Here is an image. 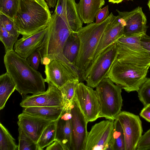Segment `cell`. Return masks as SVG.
I'll return each instance as SVG.
<instances>
[{"instance_id":"6da1fadb","label":"cell","mask_w":150,"mask_h":150,"mask_svg":"<svg viewBox=\"0 0 150 150\" xmlns=\"http://www.w3.org/2000/svg\"><path fill=\"white\" fill-rule=\"evenodd\" d=\"M142 36L123 35L117 40V59L107 76L128 93L138 91L150 67L149 54L141 44Z\"/></svg>"},{"instance_id":"7a4b0ae2","label":"cell","mask_w":150,"mask_h":150,"mask_svg":"<svg viewBox=\"0 0 150 150\" xmlns=\"http://www.w3.org/2000/svg\"><path fill=\"white\" fill-rule=\"evenodd\" d=\"M4 61L6 72L16 85V90L22 96L45 91V79L29 64L26 59L13 50L6 53Z\"/></svg>"},{"instance_id":"3957f363","label":"cell","mask_w":150,"mask_h":150,"mask_svg":"<svg viewBox=\"0 0 150 150\" xmlns=\"http://www.w3.org/2000/svg\"><path fill=\"white\" fill-rule=\"evenodd\" d=\"M49 7L45 0H19L13 20L20 34L27 36L46 28L51 17Z\"/></svg>"},{"instance_id":"277c9868","label":"cell","mask_w":150,"mask_h":150,"mask_svg":"<svg viewBox=\"0 0 150 150\" xmlns=\"http://www.w3.org/2000/svg\"><path fill=\"white\" fill-rule=\"evenodd\" d=\"M115 16L111 12L103 21L88 24L76 32L80 45L74 65L80 72L81 77L91 64L102 35Z\"/></svg>"},{"instance_id":"5b68a950","label":"cell","mask_w":150,"mask_h":150,"mask_svg":"<svg viewBox=\"0 0 150 150\" xmlns=\"http://www.w3.org/2000/svg\"><path fill=\"white\" fill-rule=\"evenodd\" d=\"M47 27L43 41L36 50L40 55L41 64L45 65L63 53L65 43L73 32L67 22L54 11Z\"/></svg>"},{"instance_id":"8992f818","label":"cell","mask_w":150,"mask_h":150,"mask_svg":"<svg viewBox=\"0 0 150 150\" xmlns=\"http://www.w3.org/2000/svg\"><path fill=\"white\" fill-rule=\"evenodd\" d=\"M96 88L100 105L99 117L114 120L121 111L122 89L108 78L103 79Z\"/></svg>"},{"instance_id":"52a82bcc","label":"cell","mask_w":150,"mask_h":150,"mask_svg":"<svg viewBox=\"0 0 150 150\" xmlns=\"http://www.w3.org/2000/svg\"><path fill=\"white\" fill-rule=\"evenodd\" d=\"M117 51L116 42L110 45L82 74L80 80L85 81L87 85L93 88H96L103 79L107 78L112 65L117 59Z\"/></svg>"},{"instance_id":"ba28073f","label":"cell","mask_w":150,"mask_h":150,"mask_svg":"<svg viewBox=\"0 0 150 150\" xmlns=\"http://www.w3.org/2000/svg\"><path fill=\"white\" fill-rule=\"evenodd\" d=\"M45 82L51 83L59 89L69 81L80 80V72L65 57L63 53L55 56L45 65Z\"/></svg>"},{"instance_id":"9c48e42d","label":"cell","mask_w":150,"mask_h":150,"mask_svg":"<svg viewBox=\"0 0 150 150\" xmlns=\"http://www.w3.org/2000/svg\"><path fill=\"white\" fill-rule=\"evenodd\" d=\"M114 121L108 119L93 126L88 133L85 150H112Z\"/></svg>"},{"instance_id":"30bf717a","label":"cell","mask_w":150,"mask_h":150,"mask_svg":"<svg viewBox=\"0 0 150 150\" xmlns=\"http://www.w3.org/2000/svg\"><path fill=\"white\" fill-rule=\"evenodd\" d=\"M83 83H79L75 97L87 121L93 122L99 118L100 108L95 90Z\"/></svg>"},{"instance_id":"8fae6325","label":"cell","mask_w":150,"mask_h":150,"mask_svg":"<svg viewBox=\"0 0 150 150\" xmlns=\"http://www.w3.org/2000/svg\"><path fill=\"white\" fill-rule=\"evenodd\" d=\"M116 118L123 130L125 150H136L143 132L142 122L139 116L128 112L121 111Z\"/></svg>"},{"instance_id":"7c38bea8","label":"cell","mask_w":150,"mask_h":150,"mask_svg":"<svg viewBox=\"0 0 150 150\" xmlns=\"http://www.w3.org/2000/svg\"><path fill=\"white\" fill-rule=\"evenodd\" d=\"M70 110L72 150H85L88 133L87 129L88 122L81 110L75 96L71 103Z\"/></svg>"},{"instance_id":"4fadbf2b","label":"cell","mask_w":150,"mask_h":150,"mask_svg":"<svg viewBox=\"0 0 150 150\" xmlns=\"http://www.w3.org/2000/svg\"><path fill=\"white\" fill-rule=\"evenodd\" d=\"M48 84V87L46 91L36 95L23 96L20 106L23 108L64 106V100L60 89L51 83Z\"/></svg>"},{"instance_id":"5bb4252c","label":"cell","mask_w":150,"mask_h":150,"mask_svg":"<svg viewBox=\"0 0 150 150\" xmlns=\"http://www.w3.org/2000/svg\"><path fill=\"white\" fill-rule=\"evenodd\" d=\"M116 10L125 22L123 35L133 36L146 34L147 20L141 7L138 6L130 12Z\"/></svg>"},{"instance_id":"9a60e30c","label":"cell","mask_w":150,"mask_h":150,"mask_svg":"<svg viewBox=\"0 0 150 150\" xmlns=\"http://www.w3.org/2000/svg\"><path fill=\"white\" fill-rule=\"evenodd\" d=\"M125 25L124 20L118 15L115 16L102 35L91 65L104 51L123 35Z\"/></svg>"},{"instance_id":"2e32d148","label":"cell","mask_w":150,"mask_h":150,"mask_svg":"<svg viewBox=\"0 0 150 150\" xmlns=\"http://www.w3.org/2000/svg\"><path fill=\"white\" fill-rule=\"evenodd\" d=\"M71 103L64 105L60 115L55 121V140L61 143L64 150H72V134L70 110Z\"/></svg>"},{"instance_id":"e0dca14e","label":"cell","mask_w":150,"mask_h":150,"mask_svg":"<svg viewBox=\"0 0 150 150\" xmlns=\"http://www.w3.org/2000/svg\"><path fill=\"white\" fill-rule=\"evenodd\" d=\"M18 119V127L37 143L44 129L52 122L23 112L19 115Z\"/></svg>"},{"instance_id":"ac0fdd59","label":"cell","mask_w":150,"mask_h":150,"mask_svg":"<svg viewBox=\"0 0 150 150\" xmlns=\"http://www.w3.org/2000/svg\"><path fill=\"white\" fill-rule=\"evenodd\" d=\"M54 11L67 22L73 32L82 27L75 0H57Z\"/></svg>"},{"instance_id":"d6986e66","label":"cell","mask_w":150,"mask_h":150,"mask_svg":"<svg viewBox=\"0 0 150 150\" xmlns=\"http://www.w3.org/2000/svg\"><path fill=\"white\" fill-rule=\"evenodd\" d=\"M47 28V26L31 35L22 36L15 43V52L21 57L27 59L41 45Z\"/></svg>"},{"instance_id":"ffe728a7","label":"cell","mask_w":150,"mask_h":150,"mask_svg":"<svg viewBox=\"0 0 150 150\" xmlns=\"http://www.w3.org/2000/svg\"><path fill=\"white\" fill-rule=\"evenodd\" d=\"M105 4V0H80L77 4V7L83 22L87 24L93 23L97 13Z\"/></svg>"},{"instance_id":"44dd1931","label":"cell","mask_w":150,"mask_h":150,"mask_svg":"<svg viewBox=\"0 0 150 150\" xmlns=\"http://www.w3.org/2000/svg\"><path fill=\"white\" fill-rule=\"evenodd\" d=\"M64 106H36L23 108L22 112L54 121L57 120L59 118L62 112Z\"/></svg>"},{"instance_id":"7402d4cb","label":"cell","mask_w":150,"mask_h":150,"mask_svg":"<svg viewBox=\"0 0 150 150\" xmlns=\"http://www.w3.org/2000/svg\"><path fill=\"white\" fill-rule=\"evenodd\" d=\"M16 85L7 72L0 76V110L3 109L11 95L16 90Z\"/></svg>"},{"instance_id":"603a6c76","label":"cell","mask_w":150,"mask_h":150,"mask_svg":"<svg viewBox=\"0 0 150 150\" xmlns=\"http://www.w3.org/2000/svg\"><path fill=\"white\" fill-rule=\"evenodd\" d=\"M80 45L79 39L77 33L72 32L68 38L63 47L64 56L74 65L79 52Z\"/></svg>"},{"instance_id":"cb8c5ba5","label":"cell","mask_w":150,"mask_h":150,"mask_svg":"<svg viewBox=\"0 0 150 150\" xmlns=\"http://www.w3.org/2000/svg\"><path fill=\"white\" fill-rule=\"evenodd\" d=\"M55 121L52 122L43 131L37 142L38 150H42L55 140Z\"/></svg>"},{"instance_id":"d4e9b609","label":"cell","mask_w":150,"mask_h":150,"mask_svg":"<svg viewBox=\"0 0 150 150\" xmlns=\"http://www.w3.org/2000/svg\"><path fill=\"white\" fill-rule=\"evenodd\" d=\"M112 138V150H125L124 132L121 124L117 118L114 121Z\"/></svg>"},{"instance_id":"484cf974","label":"cell","mask_w":150,"mask_h":150,"mask_svg":"<svg viewBox=\"0 0 150 150\" xmlns=\"http://www.w3.org/2000/svg\"><path fill=\"white\" fill-rule=\"evenodd\" d=\"M0 150H18V145L8 130L0 123Z\"/></svg>"},{"instance_id":"4316f807","label":"cell","mask_w":150,"mask_h":150,"mask_svg":"<svg viewBox=\"0 0 150 150\" xmlns=\"http://www.w3.org/2000/svg\"><path fill=\"white\" fill-rule=\"evenodd\" d=\"M19 2V0H0V13L13 19Z\"/></svg>"},{"instance_id":"83f0119b","label":"cell","mask_w":150,"mask_h":150,"mask_svg":"<svg viewBox=\"0 0 150 150\" xmlns=\"http://www.w3.org/2000/svg\"><path fill=\"white\" fill-rule=\"evenodd\" d=\"M79 81L78 79L69 81L60 89L63 98L64 105L72 102Z\"/></svg>"},{"instance_id":"f1b7e54d","label":"cell","mask_w":150,"mask_h":150,"mask_svg":"<svg viewBox=\"0 0 150 150\" xmlns=\"http://www.w3.org/2000/svg\"><path fill=\"white\" fill-rule=\"evenodd\" d=\"M18 131V150H38L37 143L28 136L20 127Z\"/></svg>"},{"instance_id":"f546056e","label":"cell","mask_w":150,"mask_h":150,"mask_svg":"<svg viewBox=\"0 0 150 150\" xmlns=\"http://www.w3.org/2000/svg\"><path fill=\"white\" fill-rule=\"evenodd\" d=\"M18 38L8 32L0 24V40L4 45L5 53L14 50L13 46Z\"/></svg>"},{"instance_id":"4dcf8cb0","label":"cell","mask_w":150,"mask_h":150,"mask_svg":"<svg viewBox=\"0 0 150 150\" xmlns=\"http://www.w3.org/2000/svg\"><path fill=\"white\" fill-rule=\"evenodd\" d=\"M0 24L10 34L18 38L20 34L13 19L0 13Z\"/></svg>"},{"instance_id":"1f68e13d","label":"cell","mask_w":150,"mask_h":150,"mask_svg":"<svg viewBox=\"0 0 150 150\" xmlns=\"http://www.w3.org/2000/svg\"><path fill=\"white\" fill-rule=\"evenodd\" d=\"M137 92L139 100L144 106L150 103V78L146 79Z\"/></svg>"},{"instance_id":"d6a6232c","label":"cell","mask_w":150,"mask_h":150,"mask_svg":"<svg viewBox=\"0 0 150 150\" xmlns=\"http://www.w3.org/2000/svg\"><path fill=\"white\" fill-rule=\"evenodd\" d=\"M136 150H150V129L142 135Z\"/></svg>"},{"instance_id":"836d02e7","label":"cell","mask_w":150,"mask_h":150,"mask_svg":"<svg viewBox=\"0 0 150 150\" xmlns=\"http://www.w3.org/2000/svg\"><path fill=\"white\" fill-rule=\"evenodd\" d=\"M27 61L33 68L37 71L41 62V57L39 52L37 50L34 51L27 58Z\"/></svg>"},{"instance_id":"e575fe53","label":"cell","mask_w":150,"mask_h":150,"mask_svg":"<svg viewBox=\"0 0 150 150\" xmlns=\"http://www.w3.org/2000/svg\"><path fill=\"white\" fill-rule=\"evenodd\" d=\"M108 6H106L101 8L97 13L96 17V23H100L105 20L109 15Z\"/></svg>"},{"instance_id":"d590c367","label":"cell","mask_w":150,"mask_h":150,"mask_svg":"<svg viewBox=\"0 0 150 150\" xmlns=\"http://www.w3.org/2000/svg\"><path fill=\"white\" fill-rule=\"evenodd\" d=\"M140 42L143 48L148 51L150 57V36L146 34L143 35L141 38Z\"/></svg>"},{"instance_id":"8d00e7d4","label":"cell","mask_w":150,"mask_h":150,"mask_svg":"<svg viewBox=\"0 0 150 150\" xmlns=\"http://www.w3.org/2000/svg\"><path fill=\"white\" fill-rule=\"evenodd\" d=\"M139 115L141 117L150 122V103L144 106Z\"/></svg>"},{"instance_id":"74e56055","label":"cell","mask_w":150,"mask_h":150,"mask_svg":"<svg viewBox=\"0 0 150 150\" xmlns=\"http://www.w3.org/2000/svg\"><path fill=\"white\" fill-rule=\"evenodd\" d=\"M46 150H64L61 143L58 141L55 140L54 142L47 146Z\"/></svg>"},{"instance_id":"f35d334b","label":"cell","mask_w":150,"mask_h":150,"mask_svg":"<svg viewBox=\"0 0 150 150\" xmlns=\"http://www.w3.org/2000/svg\"><path fill=\"white\" fill-rule=\"evenodd\" d=\"M46 1L49 7L53 8L56 6L57 0H47Z\"/></svg>"},{"instance_id":"ab89813d","label":"cell","mask_w":150,"mask_h":150,"mask_svg":"<svg viewBox=\"0 0 150 150\" xmlns=\"http://www.w3.org/2000/svg\"><path fill=\"white\" fill-rule=\"evenodd\" d=\"M123 0H108L109 2L112 3L113 4H118L121 2Z\"/></svg>"},{"instance_id":"60d3db41","label":"cell","mask_w":150,"mask_h":150,"mask_svg":"<svg viewBox=\"0 0 150 150\" xmlns=\"http://www.w3.org/2000/svg\"><path fill=\"white\" fill-rule=\"evenodd\" d=\"M148 5L150 10V0H149V1Z\"/></svg>"},{"instance_id":"b9f144b4","label":"cell","mask_w":150,"mask_h":150,"mask_svg":"<svg viewBox=\"0 0 150 150\" xmlns=\"http://www.w3.org/2000/svg\"><path fill=\"white\" fill-rule=\"evenodd\" d=\"M46 1H47V0H45Z\"/></svg>"}]
</instances>
